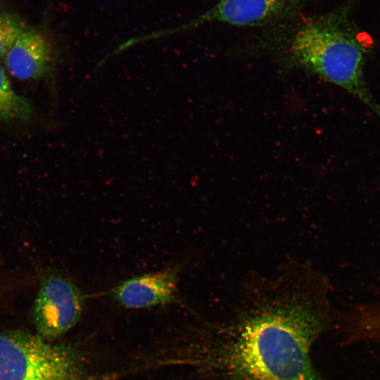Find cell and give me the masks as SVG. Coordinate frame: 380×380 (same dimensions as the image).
<instances>
[{
  "mask_svg": "<svg viewBox=\"0 0 380 380\" xmlns=\"http://www.w3.org/2000/svg\"><path fill=\"white\" fill-rule=\"evenodd\" d=\"M27 27L18 15L0 8V58Z\"/></svg>",
  "mask_w": 380,
  "mask_h": 380,
  "instance_id": "obj_10",
  "label": "cell"
},
{
  "mask_svg": "<svg viewBox=\"0 0 380 380\" xmlns=\"http://www.w3.org/2000/svg\"><path fill=\"white\" fill-rule=\"evenodd\" d=\"M180 267L173 265L161 270L132 277L112 290L114 299L130 309L165 305L178 296Z\"/></svg>",
  "mask_w": 380,
  "mask_h": 380,
  "instance_id": "obj_7",
  "label": "cell"
},
{
  "mask_svg": "<svg viewBox=\"0 0 380 380\" xmlns=\"http://www.w3.org/2000/svg\"><path fill=\"white\" fill-rule=\"evenodd\" d=\"M332 290L306 261L289 260L270 275L251 273L228 318H200L192 327L180 362L200 379L329 380L312 350L339 322Z\"/></svg>",
  "mask_w": 380,
  "mask_h": 380,
  "instance_id": "obj_1",
  "label": "cell"
},
{
  "mask_svg": "<svg viewBox=\"0 0 380 380\" xmlns=\"http://www.w3.org/2000/svg\"><path fill=\"white\" fill-rule=\"evenodd\" d=\"M264 38L291 65L343 88L380 116L364 79L365 46L346 8L305 19L298 15L270 27Z\"/></svg>",
  "mask_w": 380,
  "mask_h": 380,
  "instance_id": "obj_2",
  "label": "cell"
},
{
  "mask_svg": "<svg viewBox=\"0 0 380 380\" xmlns=\"http://www.w3.org/2000/svg\"><path fill=\"white\" fill-rule=\"evenodd\" d=\"M0 380H86L75 353L39 335L0 331Z\"/></svg>",
  "mask_w": 380,
  "mask_h": 380,
  "instance_id": "obj_3",
  "label": "cell"
},
{
  "mask_svg": "<svg viewBox=\"0 0 380 380\" xmlns=\"http://www.w3.org/2000/svg\"><path fill=\"white\" fill-rule=\"evenodd\" d=\"M33 113L32 104L15 91L5 70L0 65V121H27L32 118Z\"/></svg>",
  "mask_w": 380,
  "mask_h": 380,
  "instance_id": "obj_9",
  "label": "cell"
},
{
  "mask_svg": "<svg viewBox=\"0 0 380 380\" xmlns=\"http://www.w3.org/2000/svg\"><path fill=\"white\" fill-rule=\"evenodd\" d=\"M308 0H218L179 27L194 29L210 23L237 27H270L298 16Z\"/></svg>",
  "mask_w": 380,
  "mask_h": 380,
  "instance_id": "obj_5",
  "label": "cell"
},
{
  "mask_svg": "<svg viewBox=\"0 0 380 380\" xmlns=\"http://www.w3.org/2000/svg\"><path fill=\"white\" fill-rule=\"evenodd\" d=\"M335 332L341 346L370 343L380 348V300L341 310Z\"/></svg>",
  "mask_w": 380,
  "mask_h": 380,
  "instance_id": "obj_8",
  "label": "cell"
},
{
  "mask_svg": "<svg viewBox=\"0 0 380 380\" xmlns=\"http://www.w3.org/2000/svg\"><path fill=\"white\" fill-rule=\"evenodd\" d=\"M58 49L43 31L27 27L6 54L9 73L20 80H34L49 76L59 59Z\"/></svg>",
  "mask_w": 380,
  "mask_h": 380,
  "instance_id": "obj_6",
  "label": "cell"
},
{
  "mask_svg": "<svg viewBox=\"0 0 380 380\" xmlns=\"http://www.w3.org/2000/svg\"><path fill=\"white\" fill-rule=\"evenodd\" d=\"M83 303L84 296L71 279L56 272L44 274L32 309L37 335L48 341L67 332L80 319Z\"/></svg>",
  "mask_w": 380,
  "mask_h": 380,
  "instance_id": "obj_4",
  "label": "cell"
}]
</instances>
